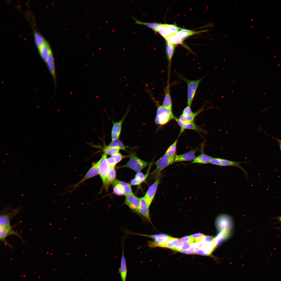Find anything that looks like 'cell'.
<instances>
[{
  "label": "cell",
  "instance_id": "6da1fadb",
  "mask_svg": "<svg viewBox=\"0 0 281 281\" xmlns=\"http://www.w3.org/2000/svg\"><path fill=\"white\" fill-rule=\"evenodd\" d=\"M157 107L156 116L155 122L157 124L163 125L175 118L172 111L165 108L156 101L154 103Z\"/></svg>",
  "mask_w": 281,
  "mask_h": 281
},
{
  "label": "cell",
  "instance_id": "7a4b0ae2",
  "mask_svg": "<svg viewBox=\"0 0 281 281\" xmlns=\"http://www.w3.org/2000/svg\"><path fill=\"white\" fill-rule=\"evenodd\" d=\"M179 75L181 79L184 81L187 85V105L191 106L199 85L202 80L206 75L201 79L196 80H189L180 75Z\"/></svg>",
  "mask_w": 281,
  "mask_h": 281
},
{
  "label": "cell",
  "instance_id": "3957f363",
  "mask_svg": "<svg viewBox=\"0 0 281 281\" xmlns=\"http://www.w3.org/2000/svg\"><path fill=\"white\" fill-rule=\"evenodd\" d=\"M233 223L231 217L225 214L219 215L215 221V226L219 232H231L233 227Z\"/></svg>",
  "mask_w": 281,
  "mask_h": 281
},
{
  "label": "cell",
  "instance_id": "277c9868",
  "mask_svg": "<svg viewBox=\"0 0 281 281\" xmlns=\"http://www.w3.org/2000/svg\"><path fill=\"white\" fill-rule=\"evenodd\" d=\"M130 159L125 164L118 167V168H126L135 171L139 172L148 166L150 163L139 158L135 154L129 155Z\"/></svg>",
  "mask_w": 281,
  "mask_h": 281
},
{
  "label": "cell",
  "instance_id": "5b68a950",
  "mask_svg": "<svg viewBox=\"0 0 281 281\" xmlns=\"http://www.w3.org/2000/svg\"><path fill=\"white\" fill-rule=\"evenodd\" d=\"M176 155L169 156L164 155L154 163L156 168L152 173L151 175L156 178L160 174L161 171L167 167L174 162Z\"/></svg>",
  "mask_w": 281,
  "mask_h": 281
},
{
  "label": "cell",
  "instance_id": "8992f818",
  "mask_svg": "<svg viewBox=\"0 0 281 281\" xmlns=\"http://www.w3.org/2000/svg\"><path fill=\"white\" fill-rule=\"evenodd\" d=\"M107 154L104 153L99 161V173L105 188L107 189L108 187L107 178L109 167L107 162Z\"/></svg>",
  "mask_w": 281,
  "mask_h": 281
},
{
  "label": "cell",
  "instance_id": "52a82bcc",
  "mask_svg": "<svg viewBox=\"0 0 281 281\" xmlns=\"http://www.w3.org/2000/svg\"><path fill=\"white\" fill-rule=\"evenodd\" d=\"M246 163V162H238L221 158L213 157L210 163L220 167L232 166L238 167L243 172L247 177V172L240 165L241 163Z\"/></svg>",
  "mask_w": 281,
  "mask_h": 281
},
{
  "label": "cell",
  "instance_id": "ba28073f",
  "mask_svg": "<svg viewBox=\"0 0 281 281\" xmlns=\"http://www.w3.org/2000/svg\"><path fill=\"white\" fill-rule=\"evenodd\" d=\"M8 208L1 212L0 216V226L5 227L11 226L10 221L11 219L18 214L19 209L11 210L9 211Z\"/></svg>",
  "mask_w": 281,
  "mask_h": 281
},
{
  "label": "cell",
  "instance_id": "9c48e42d",
  "mask_svg": "<svg viewBox=\"0 0 281 281\" xmlns=\"http://www.w3.org/2000/svg\"><path fill=\"white\" fill-rule=\"evenodd\" d=\"M160 179L159 174L156 178L154 182L149 188L144 196L149 207L154 197L158 185L160 183Z\"/></svg>",
  "mask_w": 281,
  "mask_h": 281
},
{
  "label": "cell",
  "instance_id": "30bf717a",
  "mask_svg": "<svg viewBox=\"0 0 281 281\" xmlns=\"http://www.w3.org/2000/svg\"><path fill=\"white\" fill-rule=\"evenodd\" d=\"M140 202V198L133 194L125 196V204L131 210L139 215Z\"/></svg>",
  "mask_w": 281,
  "mask_h": 281
},
{
  "label": "cell",
  "instance_id": "8fae6325",
  "mask_svg": "<svg viewBox=\"0 0 281 281\" xmlns=\"http://www.w3.org/2000/svg\"><path fill=\"white\" fill-rule=\"evenodd\" d=\"M10 235L17 236L22 239L19 234L14 231L12 229V227H7L0 226V239L3 242L5 245L11 246L6 240V237Z\"/></svg>",
  "mask_w": 281,
  "mask_h": 281
},
{
  "label": "cell",
  "instance_id": "7c38bea8",
  "mask_svg": "<svg viewBox=\"0 0 281 281\" xmlns=\"http://www.w3.org/2000/svg\"><path fill=\"white\" fill-rule=\"evenodd\" d=\"M127 113V111L123 118L120 120L118 122L113 123L111 132L112 141L118 139L120 134L122 124Z\"/></svg>",
  "mask_w": 281,
  "mask_h": 281
},
{
  "label": "cell",
  "instance_id": "4fadbf2b",
  "mask_svg": "<svg viewBox=\"0 0 281 281\" xmlns=\"http://www.w3.org/2000/svg\"><path fill=\"white\" fill-rule=\"evenodd\" d=\"M175 119L180 127V134L183 132L184 130L186 129L195 130L198 132H202L206 134L207 133L206 131L196 125L194 122L189 123L185 124L181 122L178 118H175Z\"/></svg>",
  "mask_w": 281,
  "mask_h": 281
},
{
  "label": "cell",
  "instance_id": "5bb4252c",
  "mask_svg": "<svg viewBox=\"0 0 281 281\" xmlns=\"http://www.w3.org/2000/svg\"><path fill=\"white\" fill-rule=\"evenodd\" d=\"M170 82L167 81L164 89V97L162 106L165 108L172 111V103L170 91Z\"/></svg>",
  "mask_w": 281,
  "mask_h": 281
},
{
  "label": "cell",
  "instance_id": "9a60e30c",
  "mask_svg": "<svg viewBox=\"0 0 281 281\" xmlns=\"http://www.w3.org/2000/svg\"><path fill=\"white\" fill-rule=\"evenodd\" d=\"M99 161L96 163H93L92 166L88 170L83 178L75 185L74 188L77 187L79 185L86 180L97 175L99 173Z\"/></svg>",
  "mask_w": 281,
  "mask_h": 281
},
{
  "label": "cell",
  "instance_id": "2e32d148",
  "mask_svg": "<svg viewBox=\"0 0 281 281\" xmlns=\"http://www.w3.org/2000/svg\"><path fill=\"white\" fill-rule=\"evenodd\" d=\"M165 49L168 61L167 81H170L171 61L174 52L175 45L166 43Z\"/></svg>",
  "mask_w": 281,
  "mask_h": 281
},
{
  "label": "cell",
  "instance_id": "e0dca14e",
  "mask_svg": "<svg viewBox=\"0 0 281 281\" xmlns=\"http://www.w3.org/2000/svg\"><path fill=\"white\" fill-rule=\"evenodd\" d=\"M139 213L148 222L152 224L148 206L144 197L140 198Z\"/></svg>",
  "mask_w": 281,
  "mask_h": 281
},
{
  "label": "cell",
  "instance_id": "ac0fdd59",
  "mask_svg": "<svg viewBox=\"0 0 281 281\" xmlns=\"http://www.w3.org/2000/svg\"><path fill=\"white\" fill-rule=\"evenodd\" d=\"M124 243H123L122 246L120 265L119 269V272L120 274L122 281H126L127 274V269L126 259L124 254Z\"/></svg>",
  "mask_w": 281,
  "mask_h": 281
},
{
  "label": "cell",
  "instance_id": "d6986e66",
  "mask_svg": "<svg viewBox=\"0 0 281 281\" xmlns=\"http://www.w3.org/2000/svg\"><path fill=\"white\" fill-rule=\"evenodd\" d=\"M195 151L192 150L182 154L176 155L174 162L194 161L196 158Z\"/></svg>",
  "mask_w": 281,
  "mask_h": 281
},
{
  "label": "cell",
  "instance_id": "ffe728a7",
  "mask_svg": "<svg viewBox=\"0 0 281 281\" xmlns=\"http://www.w3.org/2000/svg\"><path fill=\"white\" fill-rule=\"evenodd\" d=\"M201 146V153L198 156L196 157L194 160L190 163H199L201 164H207L210 163L213 158L212 157L204 153L203 152L204 144Z\"/></svg>",
  "mask_w": 281,
  "mask_h": 281
},
{
  "label": "cell",
  "instance_id": "44dd1931",
  "mask_svg": "<svg viewBox=\"0 0 281 281\" xmlns=\"http://www.w3.org/2000/svg\"><path fill=\"white\" fill-rule=\"evenodd\" d=\"M205 106L204 104L201 108L198 109L196 112H193L188 117H185L182 115H181L178 119L182 123L185 124L192 123L194 122L196 117L200 113L205 110L214 108L213 107L210 106L206 109H204Z\"/></svg>",
  "mask_w": 281,
  "mask_h": 281
},
{
  "label": "cell",
  "instance_id": "7402d4cb",
  "mask_svg": "<svg viewBox=\"0 0 281 281\" xmlns=\"http://www.w3.org/2000/svg\"><path fill=\"white\" fill-rule=\"evenodd\" d=\"M151 165L152 163H151L145 174L144 175L140 172H138L136 174L135 178L131 180L130 184L131 185H138L144 181L150 174L149 173Z\"/></svg>",
  "mask_w": 281,
  "mask_h": 281
},
{
  "label": "cell",
  "instance_id": "603a6c76",
  "mask_svg": "<svg viewBox=\"0 0 281 281\" xmlns=\"http://www.w3.org/2000/svg\"><path fill=\"white\" fill-rule=\"evenodd\" d=\"M231 233V232L221 231L219 232L214 237L213 242L215 248L224 241L228 239L230 237Z\"/></svg>",
  "mask_w": 281,
  "mask_h": 281
},
{
  "label": "cell",
  "instance_id": "cb8c5ba5",
  "mask_svg": "<svg viewBox=\"0 0 281 281\" xmlns=\"http://www.w3.org/2000/svg\"><path fill=\"white\" fill-rule=\"evenodd\" d=\"M170 237H159L152 241H147V245L150 248H153L157 247H161Z\"/></svg>",
  "mask_w": 281,
  "mask_h": 281
},
{
  "label": "cell",
  "instance_id": "d4e9b609",
  "mask_svg": "<svg viewBox=\"0 0 281 281\" xmlns=\"http://www.w3.org/2000/svg\"><path fill=\"white\" fill-rule=\"evenodd\" d=\"M208 31V30H204L199 31H193L192 30L182 28L176 34V36L178 37L183 40L186 38L194 34L203 32Z\"/></svg>",
  "mask_w": 281,
  "mask_h": 281
},
{
  "label": "cell",
  "instance_id": "484cf974",
  "mask_svg": "<svg viewBox=\"0 0 281 281\" xmlns=\"http://www.w3.org/2000/svg\"><path fill=\"white\" fill-rule=\"evenodd\" d=\"M165 39L171 34L165 24H161L158 27L156 31Z\"/></svg>",
  "mask_w": 281,
  "mask_h": 281
},
{
  "label": "cell",
  "instance_id": "4316f807",
  "mask_svg": "<svg viewBox=\"0 0 281 281\" xmlns=\"http://www.w3.org/2000/svg\"><path fill=\"white\" fill-rule=\"evenodd\" d=\"M135 20L136 23L145 25L153 30L155 33H156L157 28L161 24V23H157L144 22L136 19Z\"/></svg>",
  "mask_w": 281,
  "mask_h": 281
},
{
  "label": "cell",
  "instance_id": "83f0119b",
  "mask_svg": "<svg viewBox=\"0 0 281 281\" xmlns=\"http://www.w3.org/2000/svg\"><path fill=\"white\" fill-rule=\"evenodd\" d=\"M113 186V192L115 195L117 196H122L124 195L122 187L119 183L118 180H116L112 183Z\"/></svg>",
  "mask_w": 281,
  "mask_h": 281
},
{
  "label": "cell",
  "instance_id": "f1b7e54d",
  "mask_svg": "<svg viewBox=\"0 0 281 281\" xmlns=\"http://www.w3.org/2000/svg\"><path fill=\"white\" fill-rule=\"evenodd\" d=\"M34 35L35 44L37 48L41 46L46 40L39 32L35 30H34Z\"/></svg>",
  "mask_w": 281,
  "mask_h": 281
},
{
  "label": "cell",
  "instance_id": "f546056e",
  "mask_svg": "<svg viewBox=\"0 0 281 281\" xmlns=\"http://www.w3.org/2000/svg\"><path fill=\"white\" fill-rule=\"evenodd\" d=\"M118 182L122 187L124 194L125 196L133 194L130 184L119 180Z\"/></svg>",
  "mask_w": 281,
  "mask_h": 281
},
{
  "label": "cell",
  "instance_id": "4dcf8cb0",
  "mask_svg": "<svg viewBox=\"0 0 281 281\" xmlns=\"http://www.w3.org/2000/svg\"><path fill=\"white\" fill-rule=\"evenodd\" d=\"M116 172L114 167H109L107 178L108 186L116 180Z\"/></svg>",
  "mask_w": 281,
  "mask_h": 281
},
{
  "label": "cell",
  "instance_id": "1f68e13d",
  "mask_svg": "<svg viewBox=\"0 0 281 281\" xmlns=\"http://www.w3.org/2000/svg\"><path fill=\"white\" fill-rule=\"evenodd\" d=\"M177 140L178 139L169 147L165 152V154L169 156L175 155Z\"/></svg>",
  "mask_w": 281,
  "mask_h": 281
},
{
  "label": "cell",
  "instance_id": "d6a6232c",
  "mask_svg": "<svg viewBox=\"0 0 281 281\" xmlns=\"http://www.w3.org/2000/svg\"><path fill=\"white\" fill-rule=\"evenodd\" d=\"M120 149L117 147H113L109 145L105 146L103 150L104 153L106 154L112 155L119 152Z\"/></svg>",
  "mask_w": 281,
  "mask_h": 281
},
{
  "label": "cell",
  "instance_id": "836d02e7",
  "mask_svg": "<svg viewBox=\"0 0 281 281\" xmlns=\"http://www.w3.org/2000/svg\"><path fill=\"white\" fill-rule=\"evenodd\" d=\"M109 145L113 147H117L120 150L124 151H126V149L128 148L127 146H125L123 143L119 139L112 141Z\"/></svg>",
  "mask_w": 281,
  "mask_h": 281
},
{
  "label": "cell",
  "instance_id": "e575fe53",
  "mask_svg": "<svg viewBox=\"0 0 281 281\" xmlns=\"http://www.w3.org/2000/svg\"><path fill=\"white\" fill-rule=\"evenodd\" d=\"M176 238L170 237L161 247L167 248L174 250L175 248V241Z\"/></svg>",
  "mask_w": 281,
  "mask_h": 281
},
{
  "label": "cell",
  "instance_id": "d590c367",
  "mask_svg": "<svg viewBox=\"0 0 281 281\" xmlns=\"http://www.w3.org/2000/svg\"><path fill=\"white\" fill-rule=\"evenodd\" d=\"M165 24L171 34H176L182 28L174 24Z\"/></svg>",
  "mask_w": 281,
  "mask_h": 281
},
{
  "label": "cell",
  "instance_id": "8d00e7d4",
  "mask_svg": "<svg viewBox=\"0 0 281 281\" xmlns=\"http://www.w3.org/2000/svg\"><path fill=\"white\" fill-rule=\"evenodd\" d=\"M111 157L114 159L117 164L120 162L123 158L129 157V156L124 155L119 152L111 155Z\"/></svg>",
  "mask_w": 281,
  "mask_h": 281
},
{
  "label": "cell",
  "instance_id": "74e56055",
  "mask_svg": "<svg viewBox=\"0 0 281 281\" xmlns=\"http://www.w3.org/2000/svg\"><path fill=\"white\" fill-rule=\"evenodd\" d=\"M179 240L181 242L184 243L191 244L195 242V240L192 238L190 236H186L180 238Z\"/></svg>",
  "mask_w": 281,
  "mask_h": 281
},
{
  "label": "cell",
  "instance_id": "f35d334b",
  "mask_svg": "<svg viewBox=\"0 0 281 281\" xmlns=\"http://www.w3.org/2000/svg\"><path fill=\"white\" fill-rule=\"evenodd\" d=\"M177 36L176 34H171L165 39L167 43L174 45Z\"/></svg>",
  "mask_w": 281,
  "mask_h": 281
},
{
  "label": "cell",
  "instance_id": "ab89813d",
  "mask_svg": "<svg viewBox=\"0 0 281 281\" xmlns=\"http://www.w3.org/2000/svg\"><path fill=\"white\" fill-rule=\"evenodd\" d=\"M193 113L191 110V106L187 105L183 109L182 115L184 117H187L191 114Z\"/></svg>",
  "mask_w": 281,
  "mask_h": 281
},
{
  "label": "cell",
  "instance_id": "60d3db41",
  "mask_svg": "<svg viewBox=\"0 0 281 281\" xmlns=\"http://www.w3.org/2000/svg\"><path fill=\"white\" fill-rule=\"evenodd\" d=\"M205 235L201 233H196L191 235V237L195 240V242L196 243L200 241L201 239Z\"/></svg>",
  "mask_w": 281,
  "mask_h": 281
},
{
  "label": "cell",
  "instance_id": "b9f144b4",
  "mask_svg": "<svg viewBox=\"0 0 281 281\" xmlns=\"http://www.w3.org/2000/svg\"><path fill=\"white\" fill-rule=\"evenodd\" d=\"M214 237L209 235H205L201 238L200 241L205 243H208L213 241Z\"/></svg>",
  "mask_w": 281,
  "mask_h": 281
},
{
  "label": "cell",
  "instance_id": "7bdbcfd3",
  "mask_svg": "<svg viewBox=\"0 0 281 281\" xmlns=\"http://www.w3.org/2000/svg\"><path fill=\"white\" fill-rule=\"evenodd\" d=\"M107 162L109 167H114L117 164L114 159L112 157L107 158Z\"/></svg>",
  "mask_w": 281,
  "mask_h": 281
},
{
  "label": "cell",
  "instance_id": "ee69618b",
  "mask_svg": "<svg viewBox=\"0 0 281 281\" xmlns=\"http://www.w3.org/2000/svg\"><path fill=\"white\" fill-rule=\"evenodd\" d=\"M191 248V246L190 244L189 243H183V245L180 248V251L182 250H188Z\"/></svg>",
  "mask_w": 281,
  "mask_h": 281
},
{
  "label": "cell",
  "instance_id": "f6af8a7d",
  "mask_svg": "<svg viewBox=\"0 0 281 281\" xmlns=\"http://www.w3.org/2000/svg\"><path fill=\"white\" fill-rule=\"evenodd\" d=\"M258 130L259 131H262L264 132L267 135H268L269 136H270V137H271L272 138L274 139L275 140H277L278 142V143H280V144H281V140H280V139H278L276 138L275 137H274L271 136V135H269V134H268L267 133L265 132V131L263 130L260 127H259V128H258Z\"/></svg>",
  "mask_w": 281,
  "mask_h": 281
},
{
  "label": "cell",
  "instance_id": "bcb514c9",
  "mask_svg": "<svg viewBox=\"0 0 281 281\" xmlns=\"http://www.w3.org/2000/svg\"><path fill=\"white\" fill-rule=\"evenodd\" d=\"M183 40L177 36V38L174 43V45L181 44L182 43Z\"/></svg>",
  "mask_w": 281,
  "mask_h": 281
},
{
  "label": "cell",
  "instance_id": "7dc6e473",
  "mask_svg": "<svg viewBox=\"0 0 281 281\" xmlns=\"http://www.w3.org/2000/svg\"><path fill=\"white\" fill-rule=\"evenodd\" d=\"M196 254L195 252L194 248H191L187 250V254Z\"/></svg>",
  "mask_w": 281,
  "mask_h": 281
},
{
  "label": "cell",
  "instance_id": "c3c4849f",
  "mask_svg": "<svg viewBox=\"0 0 281 281\" xmlns=\"http://www.w3.org/2000/svg\"><path fill=\"white\" fill-rule=\"evenodd\" d=\"M278 144H279V148H280V150L281 151V144H280V143H278Z\"/></svg>",
  "mask_w": 281,
  "mask_h": 281
},
{
  "label": "cell",
  "instance_id": "681fc988",
  "mask_svg": "<svg viewBox=\"0 0 281 281\" xmlns=\"http://www.w3.org/2000/svg\"><path fill=\"white\" fill-rule=\"evenodd\" d=\"M279 219H280V221H281V217H280V218H279Z\"/></svg>",
  "mask_w": 281,
  "mask_h": 281
}]
</instances>
